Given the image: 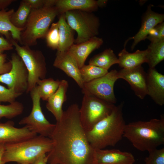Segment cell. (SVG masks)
Masks as SVG:
<instances>
[{
	"label": "cell",
	"instance_id": "6da1fadb",
	"mask_svg": "<svg viewBox=\"0 0 164 164\" xmlns=\"http://www.w3.org/2000/svg\"><path fill=\"white\" fill-rule=\"evenodd\" d=\"M53 142L46 155L49 164H97L96 149L89 142L80 122L77 104L63 111L49 137Z\"/></svg>",
	"mask_w": 164,
	"mask_h": 164
},
{
	"label": "cell",
	"instance_id": "7a4b0ae2",
	"mask_svg": "<svg viewBox=\"0 0 164 164\" xmlns=\"http://www.w3.org/2000/svg\"><path fill=\"white\" fill-rule=\"evenodd\" d=\"M124 103L115 106L111 113L85 131L87 139L95 149L114 146L122 138L126 125L123 117Z\"/></svg>",
	"mask_w": 164,
	"mask_h": 164
},
{
	"label": "cell",
	"instance_id": "3957f363",
	"mask_svg": "<svg viewBox=\"0 0 164 164\" xmlns=\"http://www.w3.org/2000/svg\"><path fill=\"white\" fill-rule=\"evenodd\" d=\"M123 137L141 151L148 152L164 144V116L159 119L126 124Z\"/></svg>",
	"mask_w": 164,
	"mask_h": 164
},
{
	"label": "cell",
	"instance_id": "277c9868",
	"mask_svg": "<svg viewBox=\"0 0 164 164\" xmlns=\"http://www.w3.org/2000/svg\"><path fill=\"white\" fill-rule=\"evenodd\" d=\"M3 160L5 163L33 164L51 150L53 142L49 138L40 135L16 143L5 144Z\"/></svg>",
	"mask_w": 164,
	"mask_h": 164
},
{
	"label": "cell",
	"instance_id": "5b68a950",
	"mask_svg": "<svg viewBox=\"0 0 164 164\" xmlns=\"http://www.w3.org/2000/svg\"><path fill=\"white\" fill-rule=\"evenodd\" d=\"M58 15L54 6L32 9L20 34V44L29 47L36 45L38 39L45 37L51 23Z\"/></svg>",
	"mask_w": 164,
	"mask_h": 164
},
{
	"label": "cell",
	"instance_id": "8992f818",
	"mask_svg": "<svg viewBox=\"0 0 164 164\" xmlns=\"http://www.w3.org/2000/svg\"><path fill=\"white\" fill-rule=\"evenodd\" d=\"M10 41L28 71L29 78L26 93H29L36 87L39 80L45 78L47 71L45 57L40 50L32 49L28 46H20L12 38Z\"/></svg>",
	"mask_w": 164,
	"mask_h": 164
},
{
	"label": "cell",
	"instance_id": "52a82bcc",
	"mask_svg": "<svg viewBox=\"0 0 164 164\" xmlns=\"http://www.w3.org/2000/svg\"><path fill=\"white\" fill-rule=\"evenodd\" d=\"M84 94L79 108L80 117L85 131L91 130L100 121L110 114L115 105L82 90Z\"/></svg>",
	"mask_w": 164,
	"mask_h": 164
},
{
	"label": "cell",
	"instance_id": "ba28073f",
	"mask_svg": "<svg viewBox=\"0 0 164 164\" xmlns=\"http://www.w3.org/2000/svg\"><path fill=\"white\" fill-rule=\"evenodd\" d=\"M64 14L68 25L77 32L74 41L76 44L85 42L98 35L99 19L92 12L73 10Z\"/></svg>",
	"mask_w": 164,
	"mask_h": 164
},
{
	"label": "cell",
	"instance_id": "9c48e42d",
	"mask_svg": "<svg viewBox=\"0 0 164 164\" xmlns=\"http://www.w3.org/2000/svg\"><path fill=\"white\" fill-rule=\"evenodd\" d=\"M32 107L30 114L19 122L20 125H24L32 132L39 135L49 138L55 124L50 122L46 118L42 110L40 99L36 86L30 92Z\"/></svg>",
	"mask_w": 164,
	"mask_h": 164
},
{
	"label": "cell",
	"instance_id": "30bf717a",
	"mask_svg": "<svg viewBox=\"0 0 164 164\" xmlns=\"http://www.w3.org/2000/svg\"><path fill=\"white\" fill-rule=\"evenodd\" d=\"M10 61L12 67L8 72L0 75V82L6 84L17 93L26 92L28 86L29 74L20 57L17 53H12Z\"/></svg>",
	"mask_w": 164,
	"mask_h": 164
},
{
	"label": "cell",
	"instance_id": "8fae6325",
	"mask_svg": "<svg viewBox=\"0 0 164 164\" xmlns=\"http://www.w3.org/2000/svg\"><path fill=\"white\" fill-rule=\"evenodd\" d=\"M118 79V71L115 69L112 70L99 78L84 83L81 90L106 102L114 104L117 100L114 94V86Z\"/></svg>",
	"mask_w": 164,
	"mask_h": 164
},
{
	"label": "cell",
	"instance_id": "7c38bea8",
	"mask_svg": "<svg viewBox=\"0 0 164 164\" xmlns=\"http://www.w3.org/2000/svg\"><path fill=\"white\" fill-rule=\"evenodd\" d=\"M119 79L127 81L138 98L143 99L147 95L146 73L142 66L131 68H122L118 71Z\"/></svg>",
	"mask_w": 164,
	"mask_h": 164
},
{
	"label": "cell",
	"instance_id": "4fadbf2b",
	"mask_svg": "<svg viewBox=\"0 0 164 164\" xmlns=\"http://www.w3.org/2000/svg\"><path fill=\"white\" fill-rule=\"evenodd\" d=\"M53 65L63 71L72 78L81 89L83 88L84 83L80 69L75 58L68 51H57Z\"/></svg>",
	"mask_w": 164,
	"mask_h": 164
},
{
	"label": "cell",
	"instance_id": "5bb4252c",
	"mask_svg": "<svg viewBox=\"0 0 164 164\" xmlns=\"http://www.w3.org/2000/svg\"><path fill=\"white\" fill-rule=\"evenodd\" d=\"M37 135L25 126L20 128L15 127L12 121H8L5 123L0 122V143H16Z\"/></svg>",
	"mask_w": 164,
	"mask_h": 164
},
{
	"label": "cell",
	"instance_id": "9a60e30c",
	"mask_svg": "<svg viewBox=\"0 0 164 164\" xmlns=\"http://www.w3.org/2000/svg\"><path fill=\"white\" fill-rule=\"evenodd\" d=\"M146 86L149 95L157 104H164V75L154 68H149L146 73Z\"/></svg>",
	"mask_w": 164,
	"mask_h": 164
},
{
	"label": "cell",
	"instance_id": "2e32d148",
	"mask_svg": "<svg viewBox=\"0 0 164 164\" xmlns=\"http://www.w3.org/2000/svg\"><path fill=\"white\" fill-rule=\"evenodd\" d=\"M149 5L142 18L141 27L138 32L131 39L134 40L131 47L132 50L140 42L145 40L149 31L158 24L163 22L164 15L156 13Z\"/></svg>",
	"mask_w": 164,
	"mask_h": 164
},
{
	"label": "cell",
	"instance_id": "e0dca14e",
	"mask_svg": "<svg viewBox=\"0 0 164 164\" xmlns=\"http://www.w3.org/2000/svg\"><path fill=\"white\" fill-rule=\"evenodd\" d=\"M97 164H134L135 159L130 152L117 149H96Z\"/></svg>",
	"mask_w": 164,
	"mask_h": 164
},
{
	"label": "cell",
	"instance_id": "ac0fdd59",
	"mask_svg": "<svg viewBox=\"0 0 164 164\" xmlns=\"http://www.w3.org/2000/svg\"><path fill=\"white\" fill-rule=\"evenodd\" d=\"M101 38L95 36L79 44H73L68 51L75 58L80 69L85 65L88 56L102 45Z\"/></svg>",
	"mask_w": 164,
	"mask_h": 164
},
{
	"label": "cell",
	"instance_id": "d6986e66",
	"mask_svg": "<svg viewBox=\"0 0 164 164\" xmlns=\"http://www.w3.org/2000/svg\"><path fill=\"white\" fill-rule=\"evenodd\" d=\"M68 87V82L65 80H61L56 91L47 101L46 107L53 115L56 121H59L62 117L63 112L62 106L67 99Z\"/></svg>",
	"mask_w": 164,
	"mask_h": 164
},
{
	"label": "cell",
	"instance_id": "ffe728a7",
	"mask_svg": "<svg viewBox=\"0 0 164 164\" xmlns=\"http://www.w3.org/2000/svg\"><path fill=\"white\" fill-rule=\"evenodd\" d=\"M54 6L60 15L73 10L92 12L98 7L97 1L94 0H56Z\"/></svg>",
	"mask_w": 164,
	"mask_h": 164
},
{
	"label": "cell",
	"instance_id": "44dd1931",
	"mask_svg": "<svg viewBox=\"0 0 164 164\" xmlns=\"http://www.w3.org/2000/svg\"><path fill=\"white\" fill-rule=\"evenodd\" d=\"M14 12L13 9L0 10V36H4L9 41L12 38L20 44V34L23 29L14 26L10 20Z\"/></svg>",
	"mask_w": 164,
	"mask_h": 164
},
{
	"label": "cell",
	"instance_id": "7402d4cb",
	"mask_svg": "<svg viewBox=\"0 0 164 164\" xmlns=\"http://www.w3.org/2000/svg\"><path fill=\"white\" fill-rule=\"evenodd\" d=\"M147 50H137L133 53L126 51L125 47L118 54L119 66L122 68H131L141 66L147 62Z\"/></svg>",
	"mask_w": 164,
	"mask_h": 164
},
{
	"label": "cell",
	"instance_id": "603a6c76",
	"mask_svg": "<svg viewBox=\"0 0 164 164\" xmlns=\"http://www.w3.org/2000/svg\"><path fill=\"white\" fill-rule=\"evenodd\" d=\"M59 45L57 51H67L74 44L73 30L67 24L64 14L60 15L58 21Z\"/></svg>",
	"mask_w": 164,
	"mask_h": 164
},
{
	"label": "cell",
	"instance_id": "cb8c5ba5",
	"mask_svg": "<svg viewBox=\"0 0 164 164\" xmlns=\"http://www.w3.org/2000/svg\"><path fill=\"white\" fill-rule=\"evenodd\" d=\"M118 63V58L113 50L109 48L93 56L88 61V64L108 70L112 66Z\"/></svg>",
	"mask_w": 164,
	"mask_h": 164
},
{
	"label": "cell",
	"instance_id": "d4e9b609",
	"mask_svg": "<svg viewBox=\"0 0 164 164\" xmlns=\"http://www.w3.org/2000/svg\"><path fill=\"white\" fill-rule=\"evenodd\" d=\"M146 50L147 63L149 68H154L164 59V39L151 43Z\"/></svg>",
	"mask_w": 164,
	"mask_h": 164
},
{
	"label": "cell",
	"instance_id": "484cf974",
	"mask_svg": "<svg viewBox=\"0 0 164 164\" xmlns=\"http://www.w3.org/2000/svg\"><path fill=\"white\" fill-rule=\"evenodd\" d=\"M60 83V80H55L52 78L39 80L36 86L41 99L47 101L56 91Z\"/></svg>",
	"mask_w": 164,
	"mask_h": 164
},
{
	"label": "cell",
	"instance_id": "4316f807",
	"mask_svg": "<svg viewBox=\"0 0 164 164\" xmlns=\"http://www.w3.org/2000/svg\"><path fill=\"white\" fill-rule=\"evenodd\" d=\"M32 9L24 0L21 1L18 9L11 17V22L16 28L23 29Z\"/></svg>",
	"mask_w": 164,
	"mask_h": 164
},
{
	"label": "cell",
	"instance_id": "83f0119b",
	"mask_svg": "<svg viewBox=\"0 0 164 164\" xmlns=\"http://www.w3.org/2000/svg\"><path fill=\"white\" fill-rule=\"evenodd\" d=\"M108 72V70L90 64H85L80 69V76L84 84L99 78Z\"/></svg>",
	"mask_w": 164,
	"mask_h": 164
},
{
	"label": "cell",
	"instance_id": "f1b7e54d",
	"mask_svg": "<svg viewBox=\"0 0 164 164\" xmlns=\"http://www.w3.org/2000/svg\"><path fill=\"white\" fill-rule=\"evenodd\" d=\"M24 109L22 104L16 101L6 105L0 104V119L2 118L9 119L14 118L21 114Z\"/></svg>",
	"mask_w": 164,
	"mask_h": 164
},
{
	"label": "cell",
	"instance_id": "f546056e",
	"mask_svg": "<svg viewBox=\"0 0 164 164\" xmlns=\"http://www.w3.org/2000/svg\"><path fill=\"white\" fill-rule=\"evenodd\" d=\"M45 38L47 45L53 50L58 49L59 42V26L58 22L53 23L48 30Z\"/></svg>",
	"mask_w": 164,
	"mask_h": 164
},
{
	"label": "cell",
	"instance_id": "4dcf8cb0",
	"mask_svg": "<svg viewBox=\"0 0 164 164\" xmlns=\"http://www.w3.org/2000/svg\"><path fill=\"white\" fill-rule=\"evenodd\" d=\"M149 156L145 158V164H164V148H157L149 152Z\"/></svg>",
	"mask_w": 164,
	"mask_h": 164
},
{
	"label": "cell",
	"instance_id": "1f68e13d",
	"mask_svg": "<svg viewBox=\"0 0 164 164\" xmlns=\"http://www.w3.org/2000/svg\"><path fill=\"white\" fill-rule=\"evenodd\" d=\"M22 94L16 93L12 89L7 88L0 84V103L8 102L11 103Z\"/></svg>",
	"mask_w": 164,
	"mask_h": 164
},
{
	"label": "cell",
	"instance_id": "d6a6232c",
	"mask_svg": "<svg viewBox=\"0 0 164 164\" xmlns=\"http://www.w3.org/2000/svg\"><path fill=\"white\" fill-rule=\"evenodd\" d=\"M146 39L151 43L155 42L164 39V22L156 25L149 32Z\"/></svg>",
	"mask_w": 164,
	"mask_h": 164
},
{
	"label": "cell",
	"instance_id": "836d02e7",
	"mask_svg": "<svg viewBox=\"0 0 164 164\" xmlns=\"http://www.w3.org/2000/svg\"><path fill=\"white\" fill-rule=\"evenodd\" d=\"M12 67V63L10 61L7 60V56L6 54L3 53L0 55V75L9 72Z\"/></svg>",
	"mask_w": 164,
	"mask_h": 164
},
{
	"label": "cell",
	"instance_id": "e575fe53",
	"mask_svg": "<svg viewBox=\"0 0 164 164\" xmlns=\"http://www.w3.org/2000/svg\"><path fill=\"white\" fill-rule=\"evenodd\" d=\"M14 46L11 42L2 36H0V55L5 51L12 50Z\"/></svg>",
	"mask_w": 164,
	"mask_h": 164
},
{
	"label": "cell",
	"instance_id": "d590c367",
	"mask_svg": "<svg viewBox=\"0 0 164 164\" xmlns=\"http://www.w3.org/2000/svg\"><path fill=\"white\" fill-rule=\"evenodd\" d=\"M32 9H37L44 6V0H24Z\"/></svg>",
	"mask_w": 164,
	"mask_h": 164
},
{
	"label": "cell",
	"instance_id": "8d00e7d4",
	"mask_svg": "<svg viewBox=\"0 0 164 164\" xmlns=\"http://www.w3.org/2000/svg\"><path fill=\"white\" fill-rule=\"evenodd\" d=\"M15 0H0V10L5 9Z\"/></svg>",
	"mask_w": 164,
	"mask_h": 164
},
{
	"label": "cell",
	"instance_id": "74e56055",
	"mask_svg": "<svg viewBox=\"0 0 164 164\" xmlns=\"http://www.w3.org/2000/svg\"><path fill=\"white\" fill-rule=\"evenodd\" d=\"M5 144L0 143V164H5L3 160V157L5 150Z\"/></svg>",
	"mask_w": 164,
	"mask_h": 164
},
{
	"label": "cell",
	"instance_id": "f35d334b",
	"mask_svg": "<svg viewBox=\"0 0 164 164\" xmlns=\"http://www.w3.org/2000/svg\"><path fill=\"white\" fill-rule=\"evenodd\" d=\"M47 157L46 154L40 157L33 164H47Z\"/></svg>",
	"mask_w": 164,
	"mask_h": 164
},
{
	"label": "cell",
	"instance_id": "ab89813d",
	"mask_svg": "<svg viewBox=\"0 0 164 164\" xmlns=\"http://www.w3.org/2000/svg\"><path fill=\"white\" fill-rule=\"evenodd\" d=\"M97 1L98 7H102L105 6L108 2L107 0H99Z\"/></svg>",
	"mask_w": 164,
	"mask_h": 164
},
{
	"label": "cell",
	"instance_id": "60d3db41",
	"mask_svg": "<svg viewBox=\"0 0 164 164\" xmlns=\"http://www.w3.org/2000/svg\"></svg>",
	"mask_w": 164,
	"mask_h": 164
}]
</instances>
